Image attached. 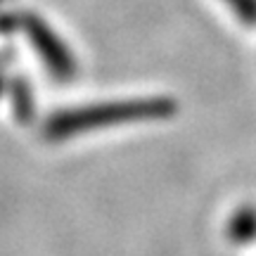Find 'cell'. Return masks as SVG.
I'll list each match as a JSON object with an SVG mask.
<instances>
[{
  "mask_svg": "<svg viewBox=\"0 0 256 256\" xmlns=\"http://www.w3.org/2000/svg\"><path fill=\"white\" fill-rule=\"evenodd\" d=\"M22 28V14H0V34Z\"/></svg>",
  "mask_w": 256,
  "mask_h": 256,
  "instance_id": "8992f818",
  "label": "cell"
},
{
  "mask_svg": "<svg viewBox=\"0 0 256 256\" xmlns=\"http://www.w3.org/2000/svg\"><path fill=\"white\" fill-rule=\"evenodd\" d=\"M238 19L247 26H256V0H226Z\"/></svg>",
  "mask_w": 256,
  "mask_h": 256,
  "instance_id": "5b68a950",
  "label": "cell"
},
{
  "mask_svg": "<svg viewBox=\"0 0 256 256\" xmlns=\"http://www.w3.org/2000/svg\"><path fill=\"white\" fill-rule=\"evenodd\" d=\"M228 238L235 244H249L256 240V206H240L228 220Z\"/></svg>",
  "mask_w": 256,
  "mask_h": 256,
  "instance_id": "3957f363",
  "label": "cell"
},
{
  "mask_svg": "<svg viewBox=\"0 0 256 256\" xmlns=\"http://www.w3.org/2000/svg\"><path fill=\"white\" fill-rule=\"evenodd\" d=\"M22 28L26 31L31 46L36 48V52L50 69V74L60 81H69L76 74V62L69 48L62 43V38L48 26L43 17H36V14H22Z\"/></svg>",
  "mask_w": 256,
  "mask_h": 256,
  "instance_id": "7a4b0ae2",
  "label": "cell"
},
{
  "mask_svg": "<svg viewBox=\"0 0 256 256\" xmlns=\"http://www.w3.org/2000/svg\"><path fill=\"white\" fill-rule=\"evenodd\" d=\"M10 100H12V110H14V116L22 124H28L34 119V95H31V88L28 83L19 76L12 81L10 86Z\"/></svg>",
  "mask_w": 256,
  "mask_h": 256,
  "instance_id": "277c9868",
  "label": "cell"
},
{
  "mask_svg": "<svg viewBox=\"0 0 256 256\" xmlns=\"http://www.w3.org/2000/svg\"><path fill=\"white\" fill-rule=\"evenodd\" d=\"M0 76H2V74H0ZM0 92H2V78H0Z\"/></svg>",
  "mask_w": 256,
  "mask_h": 256,
  "instance_id": "52a82bcc",
  "label": "cell"
},
{
  "mask_svg": "<svg viewBox=\"0 0 256 256\" xmlns=\"http://www.w3.org/2000/svg\"><path fill=\"white\" fill-rule=\"evenodd\" d=\"M176 114V102L168 98H142V100L100 102L78 110L60 112L46 121L48 140H66V138L88 133L92 128L116 126L128 121H156Z\"/></svg>",
  "mask_w": 256,
  "mask_h": 256,
  "instance_id": "6da1fadb",
  "label": "cell"
}]
</instances>
